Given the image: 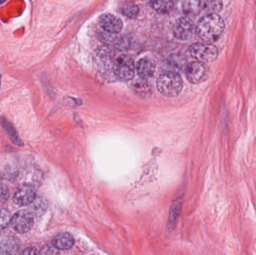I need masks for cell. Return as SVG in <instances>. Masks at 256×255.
<instances>
[{
  "label": "cell",
  "mask_w": 256,
  "mask_h": 255,
  "mask_svg": "<svg viewBox=\"0 0 256 255\" xmlns=\"http://www.w3.org/2000/svg\"><path fill=\"white\" fill-rule=\"evenodd\" d=\"M225 22L218 13H207L196 25V34L203 41L212 43L222 37Z\"/></svg>",
  "instance_id": "cell-1"
},
{
  "label": "cell",
  "mask_w": 256,
  "mask_h": 255,
  "mask_svg": "<svg viewBox=\"0 0 256 255\" xmlns=\"http://www.w3.org/2000/svg\"><path fill=\"white\" fill-rule=\"evenodd\" d=\"M158 91L162 95L174 97L178 95L183 88V81L177 72L166 70L162 72L156 81Z\"/></svg>",
  "instance_id": "cell-2"
},
{
  "label": "cell",
  "mask_w": 256,
  "mask_h": 255,
  "mask_svg": "<svg viewBox=\"0 0 256 255\" xmlns=\"http://www.w3.org/2000/svg\"><path fill=\"white\" fill-rule=\"evenodd\" d=\"M189 52L197 61L204 63L214 61L219 55L216 46L207 42L194 43L190 46Z\"/></svg>",
  "instance_id": "cell-3"
},
{
  "label": "cell",
  "mask_w": 256,
  "mask_h": 255,
  "mask_svg": "<svg viewBox=\"0 0 256 255\" xmlns=\"http://www.w3.org/2000/svg\"><path fill=\"white\" fill-rule=\"evenodd\" d=\"M173 34L179 40H190L196 34V25L189 16L179 18L173 25Z\"/></svg>",
  "instance_id": "cell-4"
},
{
  "label": "cell",
  "mask_w": 256,
  "mask_h": 255,
  "mask_svg": "<svg viewBox=\"0 0 256 255\" xmlns=\"http://www.w3.org/2000/svg\"><path fill=\"white\" fill-rule=\"evenodd\" d=\"M114 72L116 76L122 80H130L134 77L135 65L134 61L128 55H120L114 61Z\"/></svg>",
  "instance_id": "cell-5"
},
{
  "label": "cell",
  "mask_w": 256,
  "mask_h": 255,
  "mask_svg": "<svg viewBox=\"0 0 256 255\" xmlns=\"http://www.w3.org/2000/svg\"><path fill=\"white\" fill-rule=\"evenodd\" d=\"M186 79L192 84H200L207 80L209 69L206 63L200 61H192L185 68Z\"/></svg>",
  "instance_id": "cell-6"
},
{
  "label": "cell",
  "mask_w": 256,
  "mask_h": 255,
  "mask_svg": "<svg viewBox=\"0 0 256 255\" xmlns=\"http://www.w3.org/2000/svg\"><path fill=\"white\" fill-rule=\"evenodd\" d=\"M34 225L32 214L27 211H20L12 217L10 226L12 229L19 234L30 232Z\"/></svg>",
  "instance_id": "cell-7"
},
{
  "label": "cell",
  "mask_w": 256,
  "mask_h": 255,
  "mask_svg": "<svg viewBox=\"0 0 256 255\" xmlns=\"http://www.w3.org/2000/svg\"><path fill=\"white\" fill-rule=\"evenodd\" d=\"M37 197L36 189L28 184H22L16 188L14 195V202L20 206L31 205Z\"/></svg>",
  "instance_id": "cell-8"
},
{
  "label": "cell",
  "mask_w": 256,
  "mask_h": 255,
  "mask_svg": "<svg viewBox=\"0 0 256 255\" xmlns=\"http://www.w3.org/2000/svg\"><path fill=\"white\" fill-rule=\"evenodd\" d=\"M179 11L186 16H195L202 10V0H178Z\"/></svg>",
  "instance_id": "cell-9"
},
{
  "label": "cell",
  "mask_w": 256,
  "mask_h": 255,
  "mask_svg": "<svg viewBox=\"0 0 256 255\" xmlns=\"http://www.w3.org/2000/svg\"><path fill=\"white\" fill-rule=\"evenodd\" d=\"M100 27L104 31L111 33H118L123 26L122 21L120 18L111 13H104L99 19Z\"/></svg>",
  "instance_id": "cell-10"
},
{
  "label": "cell",
  "mask_w": 256,
  "mask_h": 255,
  "mask_svg": "<svg viewBox=\"0 0 256 255\" xmlns=\"http://www.w3.org/2000/svg\"><path fill=\"white\" fill-rule=\"evenodd\" d=\"M188 64V59L182 54H173L170 55L164 63L166 70L177 73L185 70Z\"/></svg>",
  "instance_id": "cell-11"
},
{
  "label": "cell",
  "mask_w": 256,
  "mask_h": 255,
  "mask_svg": "<svg viewBox=\"0 0 256 255\" xmlns=\"http://www.w3.org/2000/svg\"><path fill=\"white\" fill-rule=\"evenodd\" d=\"M156 65L154 61L148 58L138 60L136 64V71L140 78L148 79L154 75Z\"/></svg>",
  "instance_id": "cell-12"
},
{
  "label": "cell",
  "mask_w": 256,
  "mask_h": 255,
  "mask_svg": "<svg viewBox=\"0 0 256 255\" xmlns=\"http://www.w3.org/2000/svg\"><path fill=\"white\" fill-rule=\"evenodd\" d=\"M19 249V241L14 237H4L0 241V253L2 254H16Z\"/></svg>",
  "instance_id": "cell-13"
},
{
  "label": "cell",
  "mask_w": 256,
  "mask_h": 255,
  "mask_svg": "<svg viewBox=\"0 0 256 255\" xmlns=\"http://www.w3.org/2000/svg\"><path fill=\"white\" fill-rule=\"evenodd\" d=\"M52 244L58 250H69L74 245V239L70 234L62 233L54 238Z\"/></svg>",
  "instance_id": "cell-14"
},
{
  "label": "cell",
  "mask_w": 256,
  "mask_h": 255,
  "mask_svg": "<svg viewBox=\"0 0 256 255\" xmlns=\"http://www.w3.org/2000/svg\"><path fill=\"white\" fill-rule=\"evenodd\" d=\"M132 87L136 94L142 98H147L152 95V88L146 79L142 78L136 79L135 82H132Z\"/></svg>",
  "instance_id": "cell-15"
},
{
  "label": "cell",
  "mask_w": 256,
  "mask_h": 255,
  "mask_svg": "<svg viewBox=\"0 0 256 255\" xmlns=\"http://www.w3.org/2000/svg\"><path fill=\"white\" fill-rule=\"evenodd\" d=\"M149 2L152 8L158 13H168L174 7L173 0H149Z\"/></svg>",
  "instance_id": "cell-16"
},
{
  "label": "cell",
  "mask_w": 256,
  "mask_h": 255,
  "mask_svg": "<svg viewBox=\"0 0 256 255\" xmlns=\"http://www.w3.org/2000/svg\"><path fill=\"white\" fill-rule=\"evenodd\" d=\"M222 8V0H202V10L206 13H218Z\"/></svg>",
  "instance_id": "cell-17"
},
{
  "label": "cell",
  "mask_w": 256,
  "mask_h": 255,
  "mask_svg": "<svg viewBox=\"0 0 256 255\" xmlns=\"http://www.w3.org/2000/svg\"><path fill=\"white\" fill-rule=\"evenodd\" d=\"M121 11L126 17L132 19V18L136 17L138 16V13H140V8L135 3L128 1V2L123 4Z\"/></svg>",
  "instance_id": "cell-18"
},
{
  "label": "cell",
  "mask_w": 256,
  "mask_h": 255,
  "mask_svg": "<svg viewBox=\"0 0 256 255\" xmlns=\"http://www.w3.org/2000/svg\"><path fill=\"white\" fill-rule=\"evenodd\" d=\"M30 205H32V211L33 214L36 216H40L44 214L48 208L46 201L42 197H36L34 202Z\"/></svg>",
  "instance_id": "cell-19"
},
{
  "label": "cell",
  "mask_w": 256,
  "mask_h": 255,
  "mask_svg": "<svg viewBox=\"0 0 256 255\" xmlns=\"http://www.w3.org/2000/svg\"><path fill=\"white\" fill-rule=\"evenodd\" d=\"M12 217L10 212L7 209H0V231L4 230L10 224Z\"/></svg>",
  "instance_id": "cell-20"
},
{
  "label": "cell",
  "mask_w": 256,
  "mask_h": 255,
  "mask_svg": "<svg viewBox=\"0 0 256 255\" xmlns=\"http://www.w3.org/2000/svg\"><path fill=\"white\" fill-rule=\"evenodd\" d=\"M98 58L104 63H109L114 58V52L109 48H102L98 53Z\"/></svg>",
  "instance_id": "cell-21"
},
{
  "label": "cell",
  "mask_w": 256,
  "mask_h": 255,
  "mask_svg": "<svg viewBox=\"0 0 256 255\" xmlns=\"http://www.w3.org/2000/svg\"><path fill=\"white\" fill-rule=\"evenodd\" d=\"M117 34L118 33H111L104 31L103 32L100 33L99 34V38L104 43H116L118 38Z\"/></svg>",
  "instance_id": "cell-22"
},
{
  "label": "cell",
  "mask_w": 256,
  "mask_h": 255,
  "mask_svg": "<svg viewBox=\"0 0 256 255\" xmlns=\"http://www.w3.org/2000/svg\"><path fill=\"white\" fill-rule=\"evenodd\" d=\"M131 45L130 39L128 37H118L116 42V46L120 50H127L129 49Z\"/></svg>",
  "instance_id": "cell-23"
},
{
  "label": "cell",
  "mask_w": 256,
  "mask_h": 255,
  "mask_svg": "<svg viewBox=\"0 0 256 255\" xmlns=\"http://www.w3.org/2000/svg\"><path fill=\"white\" fill-rule=\"evenodd\" d=\"M10 197V191L7 186L0 184V206L6 203Z\"/></svg>",
  "instance_id": "cell-24"
},
{
  "label": "cell",
  "mask_w": 256,
  "mask_h": 255,
  "mask_svg": "<svg viewBox=\"0 0 256 255\" xmlns=\"http://www.w3.org/2000/svg\"><path fill=\"white\" fill-rule=\"evenodd\" d=\"M22 255H38L40 254L37 249L33 248V247H30V248H26L24 250V251L21 253Z\"/></svg>",
  "instance_id": "cell-25"
},
{
  "label": "cell",
  "mask_w": 256,
  "mask_h": 255,
  "mask_svg": "<svg viewBox=\"0 0 256 255\" xmlns=\"http://www.w3.org/2000/svg\"><path fill=\"white\" fill-rule=\"evenodd\" d=\"M4 1H6V0H0V4H2V3L4 2Z\"/></svg>",
  "instance_id": "cell-26"
},
{
  "label": "cell",
  "mask_w": 256,
  "mask_h": 255,
  "mask_svg": "<svg viewBox=\"0 0 256 255\" xmlns=\"http://www.w3.org/2000/svg\"><path fill=\"white\" fill-rule=\"evenodd\" d=\"M0 180H1V175H0Z\"/></svg>",
  "instance_id": "cell-27"
}]
</instances>
